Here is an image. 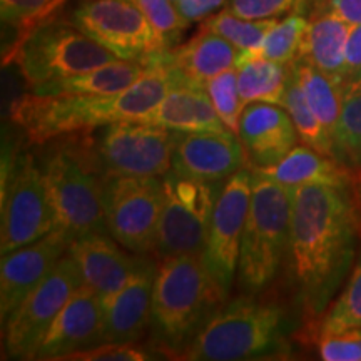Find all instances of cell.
<instances>
[{"label":"cell","instance_id":"obj_33","mask_svg":"<svg viewBox=\"0 0 361 361\" xmlns=\"http://www.w3.org/2000/svg\"><path fill=\"white\" fill-rule=\"evenodd\" d=\"M335 152L338 161L361 164V94L345 99L335 134Z\"/></svg>","mask_w":361,"mask_h":361},{"label":"cell","instance_id":"obj_42","mask_svg":"<svg viewBox=\"0 0 361 361\" xmlns=\"http://www.w3.org/2000/svg\"><path fill=\"white\" fill-rule=\"evenodd\" d=\"M351 191H353V200L355 204L358 207L360 219H361V164L351 166Z\"/></svg>","mask_w":361,"mask_h":361},{"label":"cell","instance_id":"obj_27","mask_svg":"<svg viewBox=\"0 0 361 361\" xmlns=\"http://www.w3.org/2000/svg\"><path fill=\"white\" fill-rule=\"evenodd\" d=\"M236 69L243 107L252 102L283 106L290 66L263 57H238Z\"/></svg>","mask_w":361,"mask_h":361},{"label":"cell","instance_id":"obj_6","mask_svg":"<svg viewBox=\"0 0 361 361\" xmlns=\"http://www.w3.org/2000/svg\"><path fill=\"white\" fill-rule=\"evenodd\" d=\"M117 59L71 20L45 17L22 32L8 62L19 66L30 90L52 80L89 72Z\"/></svg>","mask_w":361,"mask_h":361},{"label":"cell","instance_id":"obj_3","mask_svg":"<svg viewBox=\"0 0 361 361\" xmlns=\"http://www.w3.org/2000/svg\"><path fill=\"white\" fill-rule=\"evenodd\" d=\"M226 293L202 255L161 258L152 290L151 326L164 351L183 353L197 333L224 306Z\"/></svg>","mask_w":361,"mask_h":361},{"label":"cell","instance_id":"obj_2","mask_svg":"<svg viewBox=\"0 0 361 361\" xmlns=\"http://www.w3.org/2000/svg\"><path fill=\"white\" fill-rule=\"evenodd\" d=\"M166 52V51H164ZM164 52L147 59L144 74L129 87L112 94H34L11 104V119L30 142L42 144L59 135L104 128L117 121L147 114L179 82Z\"/></svg>","mask_w":361,"mask_h":361},{"label":"cell","instance_id":"obj_16","mask_svg":"<svg viewBox=\"0 0 361 361\" xmlns=\"http://www.w3.org/2000/svg\"><path fill=\"white\" fill-rule=\"evenodd\" d=\"M102 298L87 284L72 295L34 351L32 360H64L75 351L101 345Z\"/></svg>","mask_w":361,"mask_h":361},{"label":"cell","instance_id":"obj_18","mask_svg":"<svg viewBox=\"0 0 361 361\" xmlns=\"http://www.w3.org/2000/svg\"><path fill=\"white\" fill-rule=\"evenodd\" d=\"M238 137L250 169H263L276 164L296 146L298 133L283 106L252 102L243 109Z\"/></svg>","mask_w":361,"mask_h":361},{"label":"cell","instance_id":"obj_4","mask_svg":"<svg viewBox=\"0 0 361 361\" xmlns=\"http://www.w3.org/2000/svg\"><path fill=\"white\" fill-rule=\"evenodd\" d=\"M284 313L279 306L241 296L224 305L189 343L179 358L241 361L273 358L283 346Z\"/></svg>","mask_w":361,"mask_h":361},{"label":"cell","instance_id":"obj_10","mask_svg":"<svg viewBox=\"0 0 361 361\" xmlns=\"http://www.w3.org/2000/svg\"><path fill=\"white\" fill-rule=\"evenodd\" d=\"M176 133L142 119L104 126L96 156L106 176L162 178L173 169Z\"/></svg>","mask_w":361,"mask_h":361},{"label":"cell","instance_id":"obj_37","mask_svg":"<svg viewBox=\"0 0 361 361\" xmlns=\"http://www.w3.org/2000/svg\"><path fill=\"white\" fill-rule=\"evenodd\" d=\"M151 358L146 350L137 348L134 343H101L92 348L75 351L62 361H146Z\"/></svg>","mask_w":361,"mask_h":361},{"label":"cell","instance_id":"obj_23","mask_svg":"<svg viewBox=\"0 0 361 361\" xmlns=\"http://www.w3.org/2000/svg\"><path fill=\"white\" fill-rule=\"evenodd\" d=\"M274 183L295 189L305 184H326V186L350 188L351 171L336 157L314 151L310 146H295L274 166L251 169Z\"/></svg>","mask_w":361,"mask_h":361},{"label":"cell","instance_id":"obj_34","mask_svg":"<svg viewBox=\"0 0 361 361\" xmlns=\"http://www.w3.org/2000/svg\"><path fill=\"white\" fill-rule=\"evenodd\" d=\"M61 2V0H59ZM141 11L147 20L154 25V29L164 39L168 49L173 47L183 30L189 25L180 17L173 0H129Z\"/></svg>","mask_w":361,"mask_h":361},{"label":"cell","instance_id":"obj_35","mask_svg":"<svg viewBox=\"0 0 361 361\" xmlns=\"http://www.w3.org/2000/svg\"><path fill=\"white\" fill-rule=\"evenodd\" d=\"M57 6L59 0H0V13L6 24L25 32Z\"/></svg>","mask_w":361,"mask_h":361},{"label":"cell","instance_id":"obj_13","mask_svg":"<svg viewBox=\"0 0 361 361\" xmlns=\"http://www.w3.org/2000/svg\"><path fill=\"white\" fill-rule=\"evenodd\" d=\"M54 213L44 171L30 156H22L8 169L2 189L0 251L11 252L54 231Z\"/></svg>","mask_w":361,"mask_h":361},{"label":"cell","instance_id":"obj_8","mask_svg":"<svg viewBox=\"0 0 361 361\" xmlns=\"http://www.w3.org/2000/svg\"><path fill=\"white\" fill-rule=\"evenodd\" d=\"M54 223L71 239L109 233L104 213L102 183L94 178L75 154L57 151L44 168Z\"/></svg>","mask_w":361,"mask_h":361},{"label":"cell","instance_id":"obj_29","mask_svg":"<svg viewBox=\"0 0 361 361\" xmlns=\"http://www.w3.org/2000/svg\"><path fill=\"white\" fill-rule=\"evenodd\" d=\"M308 24L310 20L306 17L300 13H291L286 19L278 20L273 25L258 49L239 52L238 57H263L290 66L300 57Z\"/></svg>","mask_w":361,"mask_h":361},{"label":"cell","instance_id":"obj_24","mask_svg":"<svg viewBox=\"0 0 361 361\" xmlns=\"http://www.w3.org/2000/svg\"><path fill=\"white\" fill-rule=\"evenodd\" d=\"M350 30L348 22L326 12L318 13V17L310 20L298 59L308 61L343 87V67Z\"/></svg>","mask_w":361,"mask_h":361},{"label":"cell","instance_id":"obj_12","mask_svg":"<svg viewBox=\"0 0 361 361\" xmlns=\"http://www.w3.org/2000/svg\"><path fill=\"white\" fill-rule=\"evenodd\" d=\"M82 284L79 266L67 252L2 323L6 353L11 358L32 360L45 331Z\"/></svg>","mask_w":361,"mask_h":361},{"label":"cell","instance_id":"obj_22","mask_svg":"<svg viewBox=\"0 0 361 361\" xmlns=\"http://www.w3.org/2000/svg\"><path fill=\"white\" fill-rule=\"evenodd\" d=\"M239 51L228 40L211 30L202 29L186 44L164 52L166 62L171 66L183 84L202 87L221 72L236 67Z\"/></svg>","mask_w":361,"mask_h":361},{"label":"cell","instance_id":"obj_41","mask_svg":"<svg viewBox=\"0 0 361 361\" xmlns=\"http://www.w3.org/2000/svg\"><path fill=\"white\" fill-rule=\"evenodd\" d=\"M326 12L350 25L361 24V0H322L319 13Z\"/></svg>","mask_w":361,"mask_h":361},{"label":"cell","instance_id":"obj_15","mask_svg":"<svg viewBox=\"0 0 361 361\" xmlns=\"http://www.w3.org/2000/svg\"><path fill=\"white\" fill-rule=\"evenodd\" d=\"M72 239L54 229L44 238L2 255L0 263V313L2 323L37 288L54 266L67 255Z\"/></svg>","mask_w":361,"mask_h":361},{"label":"cell","instance_id":"obj_26","mask_svg":"<svg viewBox=\"0 0 361 361\" xmlns=\"http://www.w3.org/2000/svg\"><path fill=\"white\" fill-rule=\"evenodd\" d=\"M291 71L314 116L318 117L324 130L335 142V134L340 124L343 104H345L341 87L329 75L305 59H296L291 64Z\"/></svg>","mask_w":361,"mask_h":361},{"label":"cell","instance_id":"obj_9","mask_svg":"<svg viewBox=\"0 0 361 361\" xmlns=\"http://www.w3.org/2000/svg\"><path fill=\"white\" fill-rule=\"evenodd\" d=\"M102 202L109 234L135 255L156 251L162 178L104 176Z\"/></svg>","mask_w":361,"mask_h":361},{"label":"cell","instance_id":"obj_7","mask_svg":"<svg viewBox=\"0 0 361 361\" xmlns=\"http://www.w3.org/2000/svg\"><path fill=\"white\" fill-rule=\"evenodd\" d=\"M224 183L186 178L173 169L162 176V209L156 241L159 258L204 252L211 218Z\"/></svg>","mask_w":361,"mask_h":361},{"label":"cell","instance_id":"obj_20","mask_svg":"<svg viewBox=\"0 0 361 361\" xmlns=\"http://www.w3.org/2000/svg\"><path fill=\"white\" fill-rule=\"evenodd\" d=\"M123 247L107 233H94L72 239L67 252L78 263L84 284L106 298L121 290L147 261L128 255Z\"/></svg>","mask_w":361,"mask_h":361},{"label":"cell","instance_id":"obj_25","mask_svg":"<svg viewBox=\"0 0 361 361\" xmlns=\"http://www.w3.org/2000/svg\"><path fill=\"white\" fill-rule=\"evenodd\" d=\"M147 62L117 59L109 64L72 75V78L52 80L39 87L30 89L34 94H112L119 92L135 82L146 71Z\"/></svg>","mask_w":361,"mask_h":361},{"label":"cell","instance_id":"obj_39","mask_svg":"<svg viewBox=\"0 0 361 361\" xmlns=\"http://www.w3.org/2000/svg\"><path fill=\"white\" fill-rule=\"evenodd\" d=\"M176 8L188 24L202 22L213 16L221 7L228 4V0H173Z\"/></svg>","mask_w":361,"mask_h":361},{"label":"cell","instance_id":"obj_14","mask_svg":"<svg viewBox=\"0 0 361 361\" xmlns=\"http://www.w3.org/2000/svg\"><path fill=\"white\" fill-rule=\"evenodd\" d=\"M252 194V171L239 169L226 179L216 202L202 259L219 286L231 291L238 276L241 243Z\"/></svg>","mask_w":361,"mask_h":361},{"label":"cell","instance_id":"obj_43","mask_svg":"<svg viewBox=\"0 0 361 361\" xmlns=\"http://www.w3.org/2000/svg\"><path fill=\"white\" fill-rule=\"evenodd\" d=\"M356 94H361V69L358 71V74L343 87V96H345V99L356 96Z\"/></svg>","mask_w":361,"mask_h":361},{"label":"cell","instance_id":"obj_31","mask_svg":"<svg viewBox=\"0 0 361 361\" xmlns=\"http://www.w3.org/2000/svg\"><path fill=\"white\" fill-rule=\"evenodd\" d=\"M361 328V251L345 290L329 306L322 322V336Z\"/></svg>","mask_w":361,"mask_h":361},{"label":"cell","instance_id":"obj_5","mask_svg":"<svg viewBox=\"0 0 361 361\" xmlns=\"http://www.w3.org/2000/svg\"><path fill=\"white\" fill-rule=\"evenodd\" d=\"M293 189L252 171L250 213L241 243L238 278L246 295L273 281L290 250Z\"/></svg>","mask_w":361,"mask_h":361},{"label":"cell","instance_id":"obj_30","mask_svg":"<svg viewBox=\"0 0 361 361\" xmlns=\"http://www.w3.org/2000/svg\"><path fill=\"white\" fill-rule=\"evenodd\" d=\"M278 19H243V17L236 16L228 8H223V11H218L213 16L207 17L206 20H202L201 27L228 40L239 52H245L258 49Z\"/></svg>","mask_w":361,"mask_h":361},{"label":"cell","instance_id":"obj_11","mask_svg":"<svg viewBox=\"0 0 361 361\" xmlns=\"http://www.w3.org/2000/svg\"><path fill=\"white\" fill-rule=\"evenodd\" d=\"M69 20L126 61L146 62L169 51L154 25L129 0H80Z\"/></svg>","mask_w":361,"mask_h":361},{"label":"cell","instance_id":"obj_17","mask_svg":"<svg viewBox=\"0 0 361 361\" xmlns=\"http://www.w3.org/2000/svg\"><path fill=\"white\" fill-rule=\"evenodd\" d=\"M246 152L231 130L176 133L173 171L186 178L226 180L243 169Z\"/></svg>","mask_w":361,"mask_h":361},{"label":"cell","instance_id":"obj_38","mask_svg":"<svg viewBox=\"0 0 361 361\" xmlns=\"http://www.w3.org/2000/svg\"><path fill=\"white\" fill-rule=\"evenodd\" d=\"M319 358L324 361H361L358 328L319 338Z\"/></svg>","mask_w":361,"mask_h":361},{"label":"cell","instance_id":"obj_40","mask_svg":"<svg viewBox=\"0 0 361 361\" xmlns=\"http://www.w3.org/2000/svg\"><path fill=\"white\" fill-rule=\"evenodd\" d=\"M361 69V24L351 25L348 42L345 52V67H343V87L358 74ZM341 87V89H343Z\"/></svg>","mask_w":361,"mask_h":361},{"label":"cell","instance_id":"obj_36","mask_svg":"<svg viewBox=\"0 0 361 361\" xmlns=\"http://www.w3.org/2000/svg\"><path fill=\"white\" fill-rule=\"evenodd\" d=\"M303 0H228L226 8L243 19L268 20L295 12Z\"/></svg>","mask_w":361,"mask_h":361},{"label":"cell","instance_id":"obj_19","mask_svg":"<svg viewBox=\"0 0 361 361\" xmlns=\"http://www.w3.org/2000/svg\"><path fill=\"white\" fill-rule=\"evenodd\" d=\"M157 264L146 261L121 290L102 298V343H135L152 316V290Z\"/></svg>","mask_w":361,"mask_h":361},{"label":"cell","instance_id":"obj_28","mask_svg":"<svg viewBox=\"0 0 361 361\" xmlns=\"http://www.w3.org/2000/svg\"><path fill=\"white\" fill-rule=\"evenodd\" d=\"M283 107L290 114L293 124H295L298 137L303 141L306 146L313 147L314 151L323 152L326 156L336 157L335 152V142L329 137L326 130H324L323 124L319 123L318 117L314 116L313 109L310 107L308 101H306L303 90H301L300 84L291 71L290 64V78H288L286 92H284Z\"/></svg>","mask_w":361,"mask_h":361},{"label":"cell","instance_id":"obj_1","mask_svg":"<svg viewBox=\"0 0 361 361\" xmlns=\"http://www.w3.org/2000/svg\"><path fill=\"white\" fill-rule=\"evenodd\" d=\"M360 213L348 188L293 189L290 258L306 316L326 314L355 258Z\"/></svg>","mask_w":361,"mask_h":361},{"label":"cell","instance_id":"obj_32","mask_svg":"<svg viewBox=\"0 0 361 361\" xmlns=\"http://www.w3.org/2000/svg\"><path fill=\"white\" fill-rule=\"evenodd\" d=\"M202 87H204L206 94L209 96L226 129L238 135L239 121H241V114L245 107H243L241 96H239L236 67L221 72V74L206 80Z\"/></svg>","mask_w":361,"mask_h":361},{"label":"cell","instance_id":"obj_21","mask_svg":"<svg viewBox=\"0 0 361 361\" xmlns=\"http://www.w3.org/2000/svg\"><path fill=\"white\" fill-rule=\"evenodd\" d=\"M139 119L162 126L173 133H226L204 87L176 84L164 97Z\"/></svg>","mask_w":361,"mask_h":361}]
</instances>
